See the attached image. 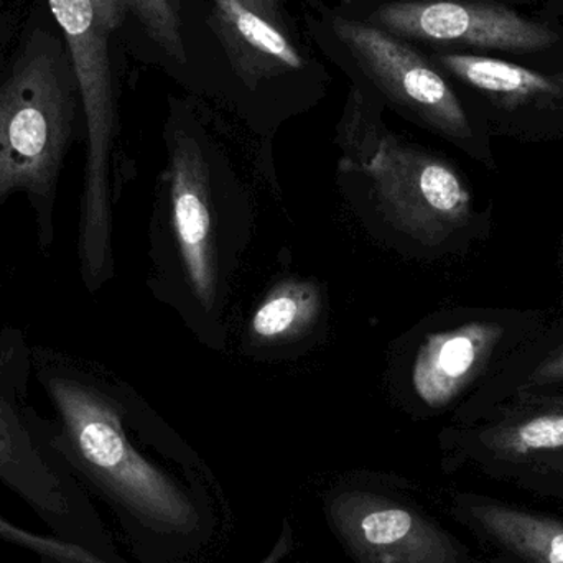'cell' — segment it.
<instances>
[{
	"label": "cell",
	"mask_w": 563,
	"mask_h": 563,
	"mask_svg": "<svg viewBox=\"0 0 563 563\" xmlns=\"http://www.w3.org/2000/svg\"><path fill=\"white\" fill-rule=\"evenodd\" d=\"M65 33L88 124L79 253L89 282L101 280L111 261L109 155L115 131L109 38L129 12L128 0H48Z\"/></svg>",
	"instance_id": "6da1fadb"
},
{
	"label": "cell",
	"mask_w": 563,
	"mask_h": 563,
	"mask_svg": "<svg viewBox=\"0 0 563 563\" xmlns=\"http://www.w3.org/2000/svg\"><path fill=\"white\" fill-rule=\"evenodd\" d=\"M71 75L58 45L36 33L0 86V198L52 190L75 118Z\"/></svg>",
	"instance_id": "7a4b0ae2"
},
{
	"label": "cell",
	"mask_w": 563,
	"mask_h": 563,
	"mask_svg": "<svg viewBox=\"0 0 563 563\" xmlns=\"http://www.w3.org/2000/svg\"><path fill=\"white\" fill-rule=\"evenodd\" d=\"M48 389L73 449L109 495L157 531H194V503L131 445L119 413L104 397L66 377H53Z\"/></svg>",
	"instance_id": "3957f363"
},
{
	"label": "cell",
	"mask_w": 563,
	"mask_h": 563,
	"mask_svg": "<svg viewBox=\"0 0 563 563\" xmlns=\"http://www.w3.org/2000/svg\"><path fill=\"white\" fill-rule=\"evenodd\" d=\"M363 170L390 223L417 243L443 246L475 230L472 194L449 162L384 139Z\"/></svg>",
	"instance_id": "277c9868"
},
{
	"label": "cell",
	"mask_w": 563,
	"mask_h": 563,
	"mask_svg": "<svg viewBox=\"0 0 563 563\" xmlns=\"http://www.w3.org/2000/svg\"><path fill=\"white\" fill-rule=\"evenodd\" d=\"M545 328L538 311L483 308L426 338L412 366L417 397L443 409L473 386H483Z\"/></svg>",
	"instance_id": "5b68a950"
},
{
	"label": "cell",
	"mask_w": 563,
	"mask_h": 563,
	"mask_svg": "<svg viewBox=\"0 0 563 563\" xmlns=\"http://www.w3.org/2000/svg\"><path fill=\"white\" fill-rule=\"evenodd\" d=\"M331 29L394 102L482 164L495 168L492 152L479 139L459 96L416 49L369 23L333 19Z\"/></svg>",
	"instance_id": "8992f818"
},
{
	"label": "cell",
	"mask_w": 563,
	"mask_h": 563,
	"mask_svg": "<svg viewBox=\"0 0 563 563\" xmlns=\"http://www.w3.org/2000/svg\"><path fill=\"white\" fill-rule=\"evenodd\" d=\"M379 29L404 38L532 53L559 42L554 30L508 7L472 0L389 2L374 13Z\"/></svg>",
	"instance_id": "52a82bcc"
},
{
	"label": "cell",
	"mask_w": 563,
	"mask_h": 563,
	"mask_svg": "<svg viewBox=\"0 0 563 563\" xmlns=\"http://www.w3.org/2000/svg\"><path fill=\"white\" fill-rule=\"evenodd\" d=\"M330 516L360 562H459V551L440 529L390 499L344 493L331 503Z\"/></svg>",
	"instance_id": "ba28073f"
},
{
	"label": "cell",
	"mask_w": 563,
	"mask_h": 563,
	"mask_svg": "<svg viewBox=\"0 0 563 563\" xmlns=\"http://www.w3.org/2000/svg\"><path fill=\"white\" fill-rule=\"evenodd\" d=\"M172 217L188 280L201 305L217 295L213 220L203 154L191 137H175L172 151Z\"/></svg>",
	"instance_id": "9c48e42d"
},
{
	"label": "cell",
	"mask_w": 563,
	"mask_h": 563,
	"mask_svg": "<svg viewBox=\"0 0 563 563\" xmlns=\"http://www.w3.org/2000/svg\"><path fill=\"white\" fill-rule=\"evenodd\" d=\"M478 440L493 455L534 460L563 453V393L518 394L489 410Z\"/></svg>",
	"instance_id": "30bf717a"
},
{
	"label": "cell",
	"mask_w": 563,
	"mask_h": 563,
	"mask_svg": "<svg viewBox=\"0 0 563 563\" xmlns=\"http://www.w3.org/2000/svg\"><path fill=\"white\" fill-rule=\"evenodd\" d=\"M437 62L506 112L563 108V73L544 75L489 56L442 53Z\"/></svg>",
	"instance_id": "8fae6325"
},
{
	"label": "cell",
	"mask_w": 563,
	"mask_h": 563,
	"mask_svg": "<svg viewBox=\"0 0 563 563\" xmlns=\"http://www.w3.org/2000/svg\"><path fill=\"white\" fill-rule=\"evenodd\" d=\"M223 42L236 65L250 78L298 71L305 62L277 23L244 0H213Z\"/></svg>",
	"instance_id": "7c38bea8"
},
{
	"label": "cell",
	"mask_w": 563,
	"mask_h": 563,
	"mask_svg": "<svg viewBox=\"0 0 563 563\" xmlns=\"http://www.w3.org/2000/svg\"><path fill=\"white\" fill-rule=\"evenodd\" d=\"M0 479L15 489L36 511L63 518L68 498L58 476L20 422L12 407L0 397Z\"/></svg>",
	"instance_id": "4fadbf2b"
},
{
	"label": "cell",
	"mask_w": 563,
	"mask_h": 563,
	"mask_svg": "<svg viewBox=\"0 0 563 563\" xmlns=\"http://www.w3.org/2000/svg\"><path fill=\"white\" fill-rule=\"evenodd\" d=\"M563 393V321L548 327L522 346L495 376L478 387L476 400L485 409L518 394Z\"/></svg>",
	"instance_id": "5bb4252c"
},
{
	"label": "cell",
	"mask_w": 563,
	"mask_h": 563,
	"mask_svg": "<svg viewBox=\"0 0 563 563\" xmlns=\"http://www.w3.org/2000/svg\"><path fill=\"white\" fill-rule=\"evenodd\" d=\"M470 515L493 541L522 561L563 563L562 522L492 503L472 506Z\"/></svg>",
	"instance_id": "9a60e30c"
},
{
	"label": "cell",
	"mask_w": 563,
	"mask_h": 563,
	"mask_svg": "<svg viewBox=\"0 0 563 563\" xmlns=\"http://www.w3.org/2000/svg\"><path fill=\"white\" fill-rule=\"evenodd\" d=\"M320 295L310 284H284L257 308L251 331L257 340L279 341L300 333L317 317Z\"/></svg>",
	"instance_id": "2e32d148"
},
{
	"label": "cell",
	"mask_w": 563,
	"mask_h": 563,
	"mask_svg": "<svg viewBox=\"0 0 563 563\" xmlns=\"http://www.w3.org/2000/svg\"><path fill=\"white\" fill-rule=\"evenodd\" d=\"M128 5L148 36L172 58L185 65L187 55L181 38L180 15L174 0H128Z\"/></svg>",
	"instance_id": "e0dca14e"
},
{
	"label": "cell",
	"mask_w": 563,
	"mask_h": 563,
	"mask_svg": "<svg viewBox=\"0 0 563 563\" xmlns=\"http://www.w3.org/2000/svg\"><path fill=\"white\" fill-rule=\"evenodd\" d=\"M0 538L13 542V544L22 545V548L32 549V551L38 552V554L63 563H102L91 552L85 551L79 545L32 534V532L25 531V529L16 528L15 525L7 521L2 516H0Z\"/></svg>",
	"instance_id": "ac0fdd59"
},
{
	"label": "cell",
	"mask_w": 563,
	"mask_h": 563,
	"mask_svg": "<svg viewBox=\"0 0 563 563\" xmlns=\"http://www.w3.org/2000/svg\"><path fill=\"white\" fill-rule=\"evenodd\" d=\"M244 2L266 15L267 19L273 20L274 23L279 20L277 12H279L282 0H244Z\"/></svg>",
	"instance_id": "d6986e66"
}]
</instances>
